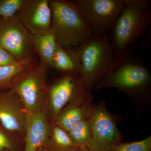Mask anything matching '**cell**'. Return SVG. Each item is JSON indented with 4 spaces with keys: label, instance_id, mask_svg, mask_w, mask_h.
Returning a JSON list of instances; mask_svg holds the SVG:
<instances>
[{
    "label": "cell",
    "instance_id": "6da1fadb",
    "mask_svg": "<svg viewBox=\"0 0 151 151\" xmlns=\"http://www.w3.org/2000/svg\"><path fill=\"white\" fill-rule=\"evenodd\" d=\"M105 88H116L136 101L150 100L151 71L135 48L116 58L107 75L93 90Z\"/></svg>",
    "mask_w": 151,
    "mask_h": 151
},
{
    "label": "cell",
    "instance_id": "7a4b0ae2",
    "mask_svg": "<svg viewBox=\"0 0 151 151\" xmlns=\"http://www.w3.org/2000/svg\"><path fill=\"white\" fill-rule=\"evenodd\" d=\"M125 5L108 34L117 58L135 48L151 23V1L124 0Z\"/></svg>",
    "mask_w": 151,
    "mask_h": 151
},
{
    "label": "cell",
    "instance_id": "3957f363",
    "mask_svg": "<svg viewBox=\"0 0 151 151\" xmlns=\"http://www.w3.org/2000/svg\"><path fill=\"white\" fill-rule=\"evenodd\" d=\"M76 49L81 63L80 77L86 88L93 90L117 58L108 35H93Z\"/></svg>",
    "mask_w": 151,
    "mask_h": 151
},
{
    "label": "cell",
    "instance_id": "277c9868",
    "mask_svg": "<svg viewBox=\"0 0 151 151\" xmlns=\"http://www.w3.org/2000/svg\"><path fill=\"white\" fill-rule=\"evenodd\" d=\"M49 2L51 11V30L60 46L77 47L93 35L75 2Z\"/></svg>",
    "mask_w": 151,
    "mask_h": 151
},
{
    "label": "cell",
    "instance_id": "5b68a950",
    "mask_svg": "<svg viewBox=\"0 0 151 151\" xmlns=\"http://www.w3.org/2000/svg\"><path fill=\"white\" fill-rule=\"evenodd\" d=\"M47 70L40 63L30 65L16 76L12 89L18 95L27 113L43 111L47 86Z\"/></svg>",
    "mask_w": 151,
    "mask_h": 151
},
{
    "label": "cell",
    "instance_id": "8992f818",
    "mask_svg": "<svg viewBox=\"0 0 151 151\" xmlns=\"http://www.w3.org/2000/svg\"><path fill=\"white\" fill-rule=\"evenodd\" d=\"M93 35H108L124 8V0H76Z\"/></svg>",
    "mask_w": 151,
    "mask_h": 151
},
{
    "label": "cell",
    "instance_id": "52a82bcc",
    "mask_svg": "<svg viewBox=\"0 0 151 151\" xmlns=\"http://www.w3.org/2000/svg\"><path fill=\"white\" fill-rule=\"evenodd\" d=\"M90 91L80 76L63 74L47 87L43 111L53 122L65 105Z\"/></svg>",
    "mask_w": 151,
    "mask_h": 151
},
{
    "label": "cell",
    "instance_id": "ba28073f",
    "mask_svg": "<svg viewBox=\"0 0 151 151\" xmlns=\"http://www.w3.org/2000/svg\"><path fill=\"white\" fill-rule=\"evenodd\" d=\"M31 36L17 13L10 17H0V47L18 61L35 62Z\"/></svg>",
    "mask_w": 151,
    "mask_h": 151
},
{
    "label": "cell",
    "instance_id": "9c48e42d",
    "mask_svg": "<svg viewBox=\"0 0 151 151\" xmlns=\"http://www.w3.org/2000/svg\"><path fill=\"white\" fill-rule=\"evenodd\" d=\"M90 121L92 136L89 150L111 151L113 146L119 143L121 135L104 101L94 105Z\"/></svg>",
    "mask_w": 151,
    "mask_h": 151
},
{
    "label": "cell",
    "instance_id": "30bf717a",
    "mask_svg": "<svg viewBox=\"0 0 151 151\" xmlns=\"http://www.w3.org/2000/svg\"><path fill=\"white\" fill-rule=\"evenodd\" d=\"M17 14L22 24L32 35L45 34L51 30L49 0H24Z\"/></svg>",
    "mask_w": 151,
    "mask_h": 151
},
{
    "label": "cell",
    "instance_id": "8fae6325",
    "mask_svg": "<svg viewBox=\"0 0 151 151\" xmlns=\"http://www.w3.org/2000/svg\"><path fill=\"white\" fill-rule=\"evenodd\" d=\"M27 113L12 89L0 92V122L10 132L25 133Z\"/></svg>",
    "mask_w": 151,
    "mask_h": 151
},
{
    "label": "cell",
    "instance_id": "7c38bea8",
    "mask_svg": "<svg viewBox=\"0 0 151 151\" xmlns=\"http://www.w3.org/2000/svg\"><path fill=\"white\" fill-rule=\"evenodd\" d=\"M91 91L68 103L57 116L53 122L68 132L81 121L90 119L94 105Z\"/></svg>",
    "mask_w": 151,
    "mask_h": 151
},
{
    "label": "cell",
    "instance_id": "4fadbf2b",
    "mask_svg": "<svg viewBox=\"0 0 151 151\" xmlns=\"http://www.w3.org/2000/svg\"><path fill=\"white\" fill-rule=\"evenodd\" d=\"M51 123L43 111L27 113L24 151H35L45 146L50 133Z\"/></svg>",
    "mask_w": 151,
    "mask_h": 151
},
{
    "label": "cell",
    "instance_id": "5bb4252c",
    "mask_svg": "<svg viewBox=\"0 0 151 151\" xmlns=\"http://www.w3.org/2000/svg\"><path fill=\"white\" fill-rule=\"evenodd\" d=\"M52 68L63 74L80 76L81 65L76 47H63L58 43L52 58Z\"/></svg>",
    "mask_w": 151,
    "mask_h": 151
},
{
    "label": "cell",
    "instance_id": "9a60e30c",
    "mask_svg": "<svg viewBox=\"0 0 151 151\" xmlns=\"http://www.w3.org/2000/svg\"><path fill=\"white\" fill-rule=\"evenodd\" d=\"M35 52L40 58L39 63L47 70L52 68V58L58 43L54 34L50 31L45 34L31 36Z\"/></svg>",
    "mask_w": 151,
    "mask_h": 151
},
{
    "label": "cell",
    "instance_id": "2e32d148",
    "mask_svg": "<svg viewBox=\"0 0 151 151\" xmlns=\"http://www.w3.org/2000/svg\"><path fill=\"white\" fill-rule=\"evenodd\" d=\"M46 147L52 151H77L79 147L73 142L67 132L51 122Z\"/></svg>",
    "mask_w": 151,
    "mask_h": 151
},
{
    "label": "cell",
    "instance_id": "e0dca14e",
    "mask_svg": "<svg viewBox=\"0 0 151 151\" xmlns=\"http://www.w3.org/2000/svg\"><path fill=\"white\" fill-rule=\"evenodd\" d=\"M67 133L71 140L78 147L89 149L92 136L90 119L81 121Z\"/></svg>",
    "mask_w": 151,
    "mask_h": 151
},
{
    "label": "cell",
    "instance_id": "ac0fdd59",
    "mask_svg": "<svg viewBox=\"0 0 151 151\" xmlns=\"http://www.w3.org/2000/svg\"><path fill=\"white\" fill-rule=\"evenodd\" d=\"M35 63L32 61H22L16 65L0 67V92L12 89L13 81L16 76Z\"/></svg>",
    "mask_w": 151,
    "mask_h": 151
},
{
    "label": "cell",
    "instance_id": "d6986e66",
    "mask_svg": "<svg viewBox=\"0 0 151 151\" xmlns=\"http://www.w3.org/2000/svg\"><path fill=\"white\" fill-rule=\"evenodd\" d=\"M111 151H151V136L137 142L119 143L113 146Z\"/></svg>",
    "mask_w": 151,
    "mask_h": 151
},
{
    "label": "cell",
    "instance_id": "ffe728a7",
    "mask_svg": "<svg viewBox=\"0 0 151 151\" xmlns=\"http://www.w3.org/2000/svg\"><path fill=\"white\" fill-rule=\"evenodd\" d=\"M24 0H0V17H10L17 13Z\"/></svg>",
    "mask_w": 151,
    "mask_h": 151
},
{
    "label": "cell",
    "instance_id": "44dd1931",
    "mask_svg": "<svg viewBox=\"0 0 151 151\" xmlns=\"http://www.w3.org/2000/svg\"><path fill=\"white\" fill-rule=\"evenodd\" d=\"M20 62V61L17 60L10 52L0 47V67L12 66Z\"/></svg>",
    "mask_w": 151,
    "mask_h": 151
},
{
    "label": "cell",
    "instance_id": "7402d4cb",
    "mask_svg": "<svg viewBox=\"0 0 151 151\" xmlns=\"http://www.w3.org/2000/svg\"><path fill=\"white\" fill-rule=\"evenodd\" d=\"M14 151V146L8 135L0 127V151Z\"/></svg>",
    "mask_w": 151,
    "mask_h": 151
},
{
    "label": "cell",
    "instance_id": "603a6c76",
    "mask_svg": "<svg viewBox=\"0 0 151 151\" xmlns=\"http://www.w3.org/2000/svg\"><path fill=\"white\" fill-rule=\"evenodd\" d=\"M35 151H52L46 147H42L37 149Z\"/></svg>",
    "mask_w": 151,
    "mask_h": 151
},
{
    "label": "cell",
    "instance_id": "cb8c5ba5",
    "mask_svg": "<svg viewBox=\"0 0 151 151\" xmlns=\"http://www.w3.org/2000/svg\"><path fill=\"white\" fill-rule=\"evenodd\" d=\"M77 151H92L86 147H80L79 148Z\"/></svg>",
    "mask_w": 151,
    "mask_h": 151
},
{
    "label": "cell",
    "instance_id": "d4e9b609",
    "mask_svg": "<svg viewBox=\"0 0 151 151\" xmlns=\"http://www.w3.org/2000/svg\"><path fill=\"white\" fill-rule=\"evenodd\" d=\"M3 151H9L8 150H4Z\"/></svg>",
    "mask_w": 151,
    "mask_h": 151
}]
</instances>
